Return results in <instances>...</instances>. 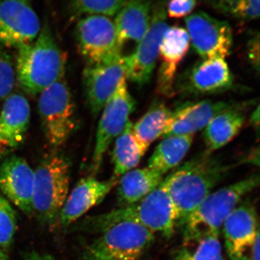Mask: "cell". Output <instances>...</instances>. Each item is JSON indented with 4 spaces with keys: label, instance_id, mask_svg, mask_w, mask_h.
I'll return each instance as SVG.
<instances>
[{
    "label": "cell",
    "instance_id": "obj_1",
    "mask_svg": "<svg viewBox=\"0 0 260 260\" xmlns=\"http://www.w3.org/2000/svg\"><path fill=\"white\" fill-rule=\"evenodd\" d=\"M234 167L204 153L194 157L162 180L177 218V227L212 192Z\"/></svg>",
    "mask_w": 260,
    "mask_h": 260
},
{
    "label": "cell",
    "instance_id": "obj_2",
    "mask_svg": "<svg viewBox=\"0 0 260 260\" xmlns=\"http://www.w3.org/2000/svg\"><path fill=\"white\" fill-rule=\"evenodd\" d=\"M122 222L138 224L164 237H172L177 227V218L172 200L162 181L144 199L108 213L88 217L79 224V227L83 232L100 234Z\"/></svg>",
    "mask_w": 260,
    "mask_h": 260
},
{
    "label": "cell",
    "instance_id": "obj_3",
    "mask_svg": "<svg viewBox=\"0 0 260 260\" xmlns=\"http://www.w3.org/2000/svg\"><path fill=\"white\" fill-rule=\"evenodd\" d=\"M17 50L15 74L20 86L29 95L40 94L64 78L67 56L47 22L34 42Z\"/></svg>",
    "mask_w": 260,
    "mask_h": 260
},
{
    "label": "cell",
    "instance_id": "obj_4",
    "mask_svg": "<svg viewBox=\"0 0 260 260\" xmlns=\"http://www.w3.org/2000/svg\"><path fill=\"white\" fill-rule=\"evenodd\" d=\"M259 184V174H252L212 191L179 225L182 232V245H192L208 236L220 234L231 213Z\"/></svg>",
    "mask_w": 260,
    "mask_h": 260
},
{
    "label": "cell",
    "instance_id": "obj_5",
    "mask_svg": "<svg viewBox=\"0 0 260 260\" xmlns=\"http://www.w3.org/2000/svg\"><path fill=\"white\" fill-rule=\"evenodd\" d=\"M70 162L57 153L48 154L34 171L32 212L43 225L55 227L70 188Z\"/></svg>",
    "mask_w": 260,
    "mask_h": 260
},
{
    "label": "cell",
    "instance_id": "obj_6",
    "mask_svg": "<svg viewBox=\"0 0 260 260\" xmlns=\"http://www.w3.org/2000/svg\"><path fill=\"white\" fill-rule=\"evenodd\" d=\"M155 234L138 224L122 222L106 229L86 246L81 260H140Z\"/></svg>",
    "mask_w": 260,
    "mask_h": 260
},
{
    "label": "cell",
    "instance_id": "obj_7",
    "mask_svg": "<svg viewBox=\"0 0 260 260\" xmlns=\"http://www.w3.org/2000/svg\"><path fill=\"white\" fill-rule=\"evenodd\" d=\"M38 106L47 143L54 150L64 146L77 125L74 100L64 78L43 90Z\"/></svg>",
    "mask_w": 260,
    "mask_h": 260
},
{
    "label": "cell",
    "instance_id": "obj_8",
    "mask_svg": "<svg viewBox=\"0 0 260 260\" xmlns=\"http://www.w3.org/2000/svg\"><path fill=\"white\" fill-rule=\"evenodd\" d=\"M135 107L136 102L129 91L126 79L123 80L102 110L92 158V172L99 170L108 148L122 133Z\"/></svg>",
    "mask_w": 260,
    "mask_h": 260
},
{
    "label": "cell",
    "instance_id": "obj_9",
    "mask_svg": "<svg viewBox=\"0 0 260 260\" xmlns=\"http://www.w3.org/2000/svg\"><path fill=\"white\" fill-rule=\"evenodd\" d=\"M77 46L87 64L121 54L114 20L103 15H86L75 28Z\"/></svg>",
    "mask_w": 260,
    "mask_h": 260
},
{
    "label": "cell",
    "instance_id": "obj_10",
    "mask_svg": "<svg viewBox=\"0 0 260 260\" xmlns=\"http://www.w3.org/2000/svg\"><path fill=\"white\" fill-rule=\"evenodd\" d=\"M190 44L203 59H225L233 47L232 29L228 22L203 11L185 19Z\"/></svg>",
    "mask_w": 260,
    "mask_h": 260
},
{
    "label": "cell",
    "instance_id": "obj_11",
    "mask_svg": "<svg viewBox=\"0 0 260 260\" xmlns=\"http://www.w3.org/2000/svg\"><path fill=\"white\" fill-rule=\"evenodd\" d=\"M32 0H0V44L18 49L31 44L42 29Z\"/></svg>",
    "mask_w": 260,
    "mask_h": 260
},
{
    "label": "cell",
    "instance_id": "obj_12",
    "mask_svg": "<svg viewBox=\"0 0 260 260\" xmlns=\"http://www.w3.org/2000/svg\"><path fill=\"white\" fill-rule=\"evenodd\" d=\"M167 17L164 7L154 10L150 26L144 37L138 43L134 52L124 56L126 79L139 86L148 83L153 76L162 36L168 27Z\"/></svg>",
    "mask_w": 260,
    "mask_h": 260
},
{
    "label": "cell",
    "instance_id": "obj_13",
    "mask_svg": "<svg viewBox=\"0 0 260 260\" xmlns=\"http://www.w3.org/2000/svg\"><path fill=\"white\" fill-rule=\"evenodd\" d=\"M124 79L126 69L122 54L101 62L87 64L83 73V86L89 107L94 115L102 112Z\"/></svg>",
    "mask_w": 260,
    "mask_h": 260
},
{
    "label": "cell",
    "instance_id": "obj_14",
    "mask_svg": "<svg viewBox=\"0 0 260 260\" xmlns=\"http://www.w3.org/2000/svg\"><path fill=\"white\" fill-rule=\"evenodd\" d=\"M221 229L229 260H251V249L259 237L255 207L248 201L239 204Z\"/></svg>",
    "mask_w": 260,
    "mask_h": 260
},
{
    "label": "cell",
    "instance_id": "obj_15",
    "mask_svg": "<svg viewBox=\"0 0 260 260\" xmlns=\"http://www.w3.org/2000/svg\"><path fill=\"white\" fill-rule=\"evenodd\" d=\"M190 47V40L185 28L168 26L159 48L160 64L157 76V91L166 97L175 95L178 69Z\"/></svg>",
    "mask_w": 260,
    "mask_h": 260
},
{
    "label": "cell",
    "instance_id": "obj_16",
    "mask_svg": "<svg viewBox=\"0 0 260 260\" xmlns=\"http://www.w3.org/2000/svg\"><path fill=\"white\" fill-rule=\"evenodd\" d=\"M34 171L22 157L10 155L0 165V190L25 215H34Z\"/></svg>",
    "mask_w": 260,
    "mask_h": 260
},
{
    "label": "cell",
    "instance_id": "obj_17",
    "mask_svg": "<svg viewBox=\"0 0 260 260\" xmlns=\"http://www.w3.org/2000/svg\"><path fill=\"white\" fill-rule=\"evenodd\" d=\"M234 76L225 59H203L182 75L175 90L191 95H213L226 91L234 85Z\"/></svg>",
    "mask_w": 260,
    "mask_h": 260
},
{
    "label": "cell",
    "instance_id": "obj_18",
    "mask_svg": "<svg viewBox=\"0 0 260 260\" xmlns=\"http://www.w3.org/2000/svg\"><path fill=\"white\" fill-rule=\"evenodd\" d=\"M30 107L23 94H10L0 112V160L8 158L25 142Z\"/></svg>",
    "mask_w": 260,
    "mask_h": 260
},
{
    "label": "cell",
    "instance_id": "obj_19",
    "mask_svg": "<svg viewBox=\"0 0 260 260\" xmlns=\"http://www.w3.org/2000/svg\"><path fill=\"white\" fill-rule=\"evenodd\" d=\"M117 179L100 181L93 177L83 178L65 200L59 215V225L68 228L87 212L102 203L117 184Z\"/></svg>",
    "mask_w": 260,
    "mask_h": 260
},
{
    "label": "cell",
    "instance_id": "obj_20",
    "mask_svg": "<svg viewBox=\"0 0 260 260\" xmlns=\"http://www.w3.org/2000/svg\"><path fill=\"white\" fill-rule=\"evenodd\" d=\"M232 105L227 102L208 100L185 103L172 112L162 137L194 135L197 132L205 129L215 116Z\"/></svg>",
    "mask_w": 260,
    "mask_h": 260
},
{
    "label": "cell",
    "instance_id": "obj_21",
    "mask_svg": "<svg viewBox=\"0 0 260 260\" xmlns=\"http://www.w3.org/2000/svg\"><path fill=\"white\" fill-rule=\"evenodd\" d=\"M151 18L149 0H126L114 20L119 47L130 41L138 44L148 31Z\"/></svg>",
    "mask_w": 260,
    "mask_h": 260
},
{
    "label": "cell",
    "instance_id": "obj_22",
    "mask_svg": "<svg viewBox=\"0 0 260 260\" xmlns=\"http://www.w3.org/2000/svg\"><path fill=\"white\" fill-rule=\"evenodd\" d=\"M246 106L244 104H232L210 121L203 133L205 151L213 153L237 136L246 122Z\"/></svg>",
    "mask_w": 260,
    "mask_h": 260
},
{
    "label": "cell",
    "instance_id": "obj_23",
    "mask_svg": "<svg viewBox=\"0 0 260 260\" xmlns=\"http://www.w3.org/2000/svg\"><path fill=\"white\" fill-rule=\"evenodd\" d=\"M164 179V175L148 167L125 173L117 183L118 203L124 206L138 203L158 188Z\"/></svg>",
    "mask_w": 260,
    "mask_h": 260
},
{
    "label": "cell",
    "instance_id": "obj_24",
    "mask_svg": "<svg viewBox=\"0 0 260 260\" xmlns=\"http://www.w3.org/2000/svg\"><path fill=\"white\" fill-rule=\"evenodd\" d=\"M193 140V135L165 137L149 158L148 167L162 175L176 169L185 158Z\"/></svg>",
    "mask_w": 260,
    "mask_h": 260
},
{
    "label": "cell",
    "instance_id": "obj_25",
    "mask_svg": "<svg viewBox=\"0 0 260 260\" xmlns=\"http://www.w3.org/2000/svg\"><path fill=\"white\" fill-rule=\"evenodd\" d=\"M172 111L161 102H155L144 115L133 125V133L143 155L150 145L162 136Z\"/></svg>",
    "mask_w": 260,
    "mask_h": 260
},
{
    "label": "cell",
    "instance_id": "obj_26",
    "mask_svg": "<svg viewBox=\"0 0 260 260\" xmlns=\"http://www.w3.org/2000/svg\"><path fill=\"white\" fill-rule=\"evenodd\" d=\"M133 125V122L129 120L122 133L115 140L112 151L113 177L115 179L134 169L144 155L135 139Z\"/></svg>",
    "mask_w": 260,
    "mask_h": 260
},
{
    "label": "cell",
    "instance_id": "obj_27",
    "mask_svg": "<svg viewBox=\"0 0 260 260\" xmlns=\"http://www.w3.org/2000/svg\"><path fill=\"white\" fill-rule=\"evenodd\" d=\"M172 260H225L219 234L208 236L192 245H182L172 254Z\"/></svg>",
    "mask_w": 260,
    "mask_h": 260
},
{
    "label": "cell",
    "instance_id": "obj_28",
    "mask_svg": "<svg viewBox=\"0 0 260 260\" xmlns=\"http://www.w3.org/2000/svg\"><path fill=\"white\" fill-rule=\"evenodd\" d=\"M214 10L232 18L251 21L259 18V0H206Z\"/></svg>",
    "mask_w": 260,
    "mask_h": 260
},
{
    "label": "cell",
    "instance_id": "obj_29",
    "mask_svg": "<svg viewBox=\"0 0 260 260\" xmlns=\"http://www.w3.org/2000/svg\"><path fill=\"white\" fill-rule=\"evenodd\" d=\"M126 0H72L73 13L78 15L115 16Z\"/></svg>",
    "mask_w": 260,
    "mask_h": 260
},
{
    "label": "cell",
    "instance_id": "obj_30",
    "mask_svg": "<svg viewBox=\"0 0 260 260\" xmlns=\"http://www.w3.org/2000/svg\"><path fill=\"white\" fill-rule=\"evenodd\" d=\"M18 218L16 212L3 194H0V247L6 251L14 242Z\"/></svg>",
    "mask_w": 260,
    "mask_h": 260
},
{
    "label": "cell",
    "instance_id": "obj_31",
    "mask_svg": "<svg viewBox=\"0 0 260 260\" xmlns=\"http://www.w3.org/2000/svg\"><path fill=\"white\" fill-rule=\"evenodd\" d=\"M16 81L15 68L10 56L0 49V101L12 94Z\"/></svg>",
    "mask_w": 260,
    "mask_h": 260
},
{
    "label": "cell",
    "instance_id": "obj_32",
    "mask_svg": "<svg viewBox=\"0 0 260 260\" xmlns=\"http://www.w3.org/2000/svg\"><path fill=\"white\" fill-rule=\"evenodd\" d=\"M198 0H169L167 14L172 18H186L196 7Z\"/></svg>",
    "mask_w": 260,
    "mask_h": 260
},
{
    "label": "cell",
    "instance_id": "obj_33",
    "mask_svg": "<svg viewBox=\"0 0 260 260\" xmlns=\"http://www.w3.org/2000/svg\"><path fill=\"white\" fill-rule=\"evenodd\" d=\"M248 57L251 64L256 71L259 70V35L252 38L248 46Z\"/></svg>",
    "mask_w": 260,
    "mask_h": 260
},
{
    "label": "cell",
    "instance_id": "obj_34",
    "mask_svg": "<svg viewBox=\"0 0 260 260\" xmlns=\"http://www.w3.org/2000/svg\"><path fill=\"white\" fill-rule=\"evenodd\" d=\"M23 258L24 260H55L51 254L35 250L27 251Z\"/></svg>",
    "mask_w": 260,
    "mask_h": 260
},
{
    "label": "cell",
    "instance_id": "obj_35",
    "mask_svg": "<svg viewBox=\"0 0 260 260\" xmlns=\"http://www.w3.org/2000/svg\"><path fill=\"white\" fill-rule=\"evenodd\" d=\"M251 125L256 130V134H259V105L256 106V108L254 109V112L250 116Z\"/></svg>",
    "mask_w": 260,
    "mask_h": 260
},
{
    "label": "cell",
    "instance_id": "obj_36",
    "mask_svg": "<svg viewBox=\"0 0 260 260\" xmlns=\"http://www.w3.org/2000/svg\"><path fill=\"white\" fill-rule=\"evenodd\" d=\"M0 260H10L4 249L0 247Z\"/></svg>",
    "mask_w": 260,
    "mask_h": 260
}]
</instances>
